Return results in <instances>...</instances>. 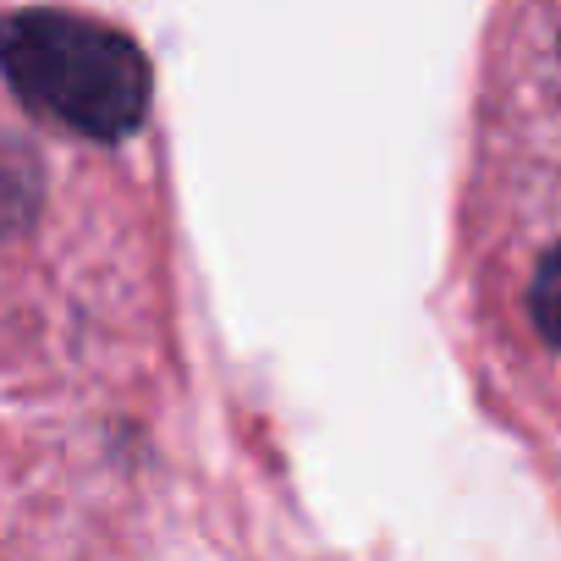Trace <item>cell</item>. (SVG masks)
I'll return each instance as SVG.
<instances>
[{
    "instance_id": "6da1fadb",
    "label": "cell",
    "mask_w": 561,
    "mask_h": 561,
    "mask_svg": "<svg viewBox=\"0 0 561 561\" xmlns=\"http://www.w3.org/2000/svg\"><path fill=\"white\" fill-rule=\"evenodd\" d=\"M0 72L34 116L100 144L127 138L149 111V61L138 45L72 12L7 18Z\"/></svg>"
}]
</instances>
